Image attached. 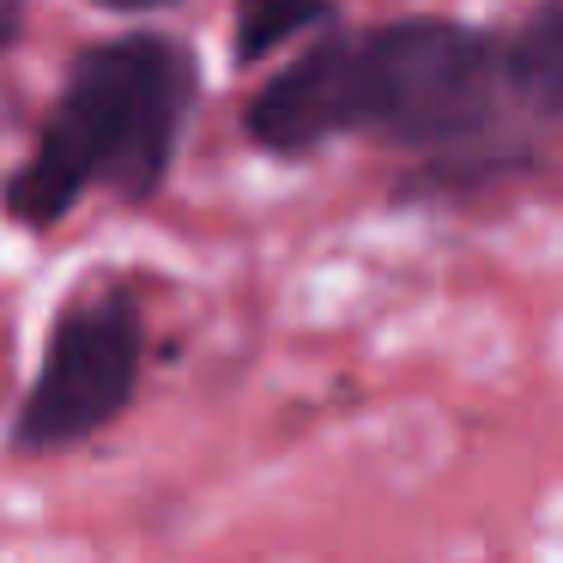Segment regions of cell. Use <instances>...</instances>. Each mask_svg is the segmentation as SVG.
<instances>
[{
    "instance_id": "7a4b0ae2",
    "label": "cell",
    "mask_w": 563,
    "mask_h": 563,
    "mask_svg": "<svg viewBox=\"0 0 563 563\" xmlns=\"http://www.w3.org/2000/svg\"><path fill=\"white\" fill-rule=\"evenodd\" d=\"M200 103V67L164 31H122L86 43L67 67L25 164L0 188V212L25 231L74 219L91 195L146 207L176 170L183 134Z\"/></svg>"
},
{
    "instance_id": "3957f363",
    "label": "cell",
    "mask_w": 563,
    "mask_h": 563,
    "mask_svg": "<svg viewBox=\"0 0 563 563\" xmlns=\"http://www.w3.org/2000/svg\"><path fill=\"white\" fill-rule=\"evenodd\" d=\"M146 369V309L115 279L79 285L49 321L43 364L13 418L19 454H67L134 406Z\"/></svg>"
},
{
    "instance_id": "5b68a950",
    "label": "cell",
    "mask_w": 563,
    "mask_h": 563,
    "mask_svg": "<svg viewBox=\"0 0 563 563\" xmlns=\"http://www.w3.org/2000/svg\"><path fill=\"white\" fill-rule=\"evenodd\" d=\"M333 19H340V0H236L231 55L236 62H267L279 49L321 37Z\"/></svg>"
},
{
    "instance_id": "6da1fadb",
    "label": "cell",
    "mask_w": 563,
    "mask_h": 563,
    "mask_svg": "<svg viewBox=\"0 0 563 563\" xmlns=\"http://www.w3.org/2000/svg\"><path fill=\"white\" fill-rule=\"evenodd\" d=\"M509 98L503 37L461 19H382L316 37L249 98L243 134L273 158L316 152L340 134L394 146H454Z\"/></svg>"
},
{
    "instance_id": "52a82bcc",
    "label": "cell",
    "mask_w": 563,
    "mask_h": 563,
    "mask_svg": "<svg viewBox=\"0 0 563 563\" xmlns=\"http://www.w3.org/2000/svg\"><path fill=\"white\" fill-rule=\"evenodd\" d=\"M91 7H103V13H158L170 0H91Z\"/></svg>"
},
{
    "instance_id": "8992f818",
    "label": "cell",
    "mask_w": 563,
    "mask_h": 563,
    "mask_svg": "<svg viewBox=\"0 0 563 563\" xmlns=\"http://www.w3.org/2000/svg\"><path fill=\"white\" fill-rule=\"evenodd\" d=\"M25 37V0H0V55Z\"/></svg>"
},
{
    "instance_id": "277c9868",
    "label": "cell",
    "mask_w": 563,
    "mask_h": 563,
    "mask_svg": "<svg viewBox=\"0 0 563 563\" xmlns=\"http://www.w3.org/2000/svg\"><path fill=\"white\" fill-rule=\"evenodd\" d=\"M509 98L539 115H563V0H539L515 37H503Z\"/></svg>"
}]
</instances>
